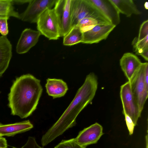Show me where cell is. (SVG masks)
Masks as SVG:
<instances>
[{"label": "cell", "mask_w": 148, "mask_h": 148, "mask_svg": "<svg viewBox=\"0 0 148 148\" xmlns=\"http://www.w3.org/2000/svg\"><path fill=\"white\" fill-rule=\"evenodd\" d=\"M70 11L71 28L85 18H93L103 23H111L89 0H71Z\"/></svg>", "instance_id": "3957f363"}, {"label": "cell", "mask_w": 148, "mask_h": 148, "mask_svg": "<svg viewBox=\"0 0 148 148\" xmlns=\"http://www.w3.org/2000/svg\"><path fill=\"white\" fill-rule=\"evenodd\" d=\"M54 148H86L76 141L75 138L68 140H62Z\"/></svg>", "instance_id": "7402d4cb"}, {"label": "cell", "mask_w": 148, "mask_h": 148, "mask_svg": "<svg viewBox=\"0 0 148 148\" xmlns=\"http://www.w3.org/2000/svg\"><path fill=\"white\" fill-rule=\"evenodd\" d=\"M36 23L38 30L49 40H57L60 37L53 8L44 11L39 16Z\"/></svg>", "instance_id": "277c9868"}, {"label": "cell", "mask_w": 148, "mask_h": 148, "mask_svg": "<svg viewBox=\"0 0 148 148\" xmlns=\"http://www.w3.org/2000/svg\"><path fill=\"white\" fill-rule=\"evenodd\" d=\"M132 44L136 54L140 56L143 51L148 49V36L139 41H137L136 38Z\"/></svg>", "instance_id": "44dd1931"}, {"label": "cell", "mask_w": 148, "mask_h": 148, "mask_svg": "<svg viewBox=\"0 0 148 148\" xmlns=\"http://www.w3.org/2000/svg\"><path fill=\"white\" fill-rule=\"evenodd\" d=\"M7 18H0V33L3 36H6L8 33Z\"/></svg>", "instance_id": "d4e9b609"}, {"label": "cell", "mask_w": 148, "mask_h": 148, "mask_svg": "<svg viewBox=\"0 0 148 148\" xmlns=\"http://www.w3.org/2000/svg\"><path fill=\"white\" fill-rule=\"evenodd\" d=\"M33 127L29 120L8 124L0 123V135L2 136H13L17 134L28 131Z\"/></svg>", "instance_id": "9a60e30c"}, {"label": "cell", "mask_w": 148, "mask_h": 148, "mask_svg": "<svg viewBox=\"0 0 148 148\" xmlns=\"http://www.w3.org/2000/svg\"><path fill=\"white\" fill-rule=\"evenodd\" d=\"M120 94L123 114L125 113L129 116L135 125H136L141 112L132 94L128 81L121 86Z\"/></svg>", "instance_id": "8992f818"}, {"label": "cell", "mask_w": 148, "mask_h": 148, "mask_svg": "<svg viewBox=\"0 0 148 148\" xmlns=\"http://www.w3.org/2000/svg\"><path fill=\"white\" fill-rule=\"evenodd\" d=\"M12 56V46L6 36H0V77L7 69Z\"/></svg>", "instance_id": "5bb4252c"}, {"label": "cell", "mask_w": 148, "mask_h": 148, "mask_svg": "<svg viewBox=\"0 0 148 148\" xmlns=\"http://www.w3.org/2000/svg\"><path fill=\"white\" fill-rule=\"evenodd\" d=\"M45 86L47 92L53 99L63 96L68 89L66 83L60 79L48 78Z\"/></svg>", "instance_id": "2e32d148"}, {"label": "cell", "mask_w": 148, "mask_h": 148, "mask_svg": "<svg viewBox=\"0 0 148 148\" xmlns=\"http://www.w3.org/2000/svg\"><path fill=\"white\" fill-rule=\"evenodd\" d=\"M10 17L6 15L0 14V18H7L8 19Z\"/></svg>", "instance_id": "f546056e"}, {"label": "cell", "mask_w": 148, "mask_h": 148, "mask_svg": "<svg viewBox=\"0 0 148 148\" xmlns=\"http://www.w3.org/2000/svg\"><path fill=\"white\" fill-rule=\"evenodd\" d=\"M97 78L93 73L87 75L73 99L57 121L42 136L41 143L45 146L65 131L75 125L81 112L93 99L98 86Z\"/></svg>", "instance_id": "6da1fadb"}, {"label": "cell", "mask_w": 148, "mask_h": 148, "mask_svg": "<svg viewBox=\"0 0 148 148\" xmlns=\"http://www.w3.org/2000/svg\"><path fill=\"white\" fill-rule=\"evenodd\" d=\"M148 63H142L140 66L128 80L131 89L140 111L142 112L148 97V88L144 80L145 68Z\"/></svg>", "instance_id": "5b68a950"}, {"label": "cell", "mask_w": 148, "mask_h": 148, "mask_svg": "<svg viewBox=\"0 0 148 148\" xmlns=\"http://www.w3.org/2000/svg\"><path fill=\"white\" fill-rule=\"evenodd\" d=\"M2 136H3L2 135H0V138Z\"/></svg>", "instance_id": "1f68e13d"}, {"label": "cell", "mask_w": 148, "mask_h": 148, "mask_svg": "<svg viewBox=\"0 0 148 148\" xmlns=\"http://www.w3.org/2000/svg\"><path fill=\"white\" fill-rule=\"evenodd\" d=\"M119 12L127 17L133 14L138 15L141 13L132 0H110Z\"/></svg>", "instance_id": "e0dca14e"}, {"label": "cell", "mask_w": 148, "mask_h": 148, "mask_svg": "<svg viewBox=\"0 0 148 148\" xmlns=\"http://www.w3.org/2000/svg\"><path fill=\"white\" fill-rule=\"evenodd\" d=\"M108 19L116 26L120 22V13L110 0H89Z\"/></svg>", "instance_id": "7c38bea8"}, {"label": "cell", "mask_w": 148, "mask_h": 148, "mask_svg": "<svg viewBox=\"0 0 148 148\" xmlns=\"http://www.w3.org/2000/svg\"><path fill=\"white\" fill-rule=\"evenodd\" d=\"M142 62L134 54L124 53L120 60V65L124 75L129 80L140 66Z\"/></svg>", "instance_id": "4fadbf2b"}, {"label": "cell", "mask_w": 148, "mask_h": 148, "mask_svg": "<svg viewBox=\"0 0 148 148\" xmlns=\"http://www.w3.org/2000/svg\"><path fill=\"white\" fill-rule=\"evenodd\" d=\"M108 23H104L99 21L90 18H85L80 20L76 25L81 29L82 32L86 31L95 25L99 24Z\"/></svg>", "instance_id": "ffe728a7"}, {"label": "cell", "mask_w": 148, "mask_h": 148, "mask_svg": "<svg viewBox=\"0 0 148 148\" xmlns=\"http://www.w3.org/2000/svg\"><path fill=\"white\" fill-rule=\"evenodd\" d=\"M12 148H18L12 147ZM20 148H43L37 143L34 137L29 136L26 143Z\"/></svg>", "instance_id": "cb8c5ba5"}, {"label": "cell", "mask_w": 148, "mask_h": 148, "mask_svg": "<svg viewBox=\"0 0 148 148\" xmlns=\"http://www.w3.org/2000/svg\"><path fill=\"white\" fill-rule=\"evenodd\" d=\"M31 0H11V3L14 4L21 5L26 3H29Z\"/></svg>", "instance_id": "4316f807"}, {"label": "cell", "mask_w": 148, "mask_h": 148, "mask_svg": "<svg viewBox=\"0 0 148 148\" xmlns=\"http://www.w3.org/2000/svg\"><path fill=\"white\" fill-rule=\"evenodd\" d=\"M40 82L29 74L16 79L8 95V105L12 115L24 119L32 114L36 109L42 92Z\"/></svg>", "instance_id": "7a4b0ae2"}, {"label": "cell", "mask_w": 148, "mask_h": 148, "mask_svg": "<svg viewBox=\"0 0 148 148\" xmlns=\"http://www.w3.org/2000/svg\"><path fill=\"white\" fill-rule=\"evenodd\" d=\"M145 6L146 8L147 9H148V3L147 2H146L145 4Z\"/></svg>", "instance_id": "4dcf8cb0"}, {"label": "cell", "mask_w": 148, "mask_h": 148, "mask_svg": "<svg viewBox=\"0 0 148 148\" xmlns=\"http://www.w3.org/2000/svg\"><path fill=\"white\" fill-rule=\"evenodd\" d=\"M11 0H0V14L20 19V14L14 10Z\"/></svg>", "instance_id": "d6986e66"}, {"label": "cell", "mask_w": 148, "mask_h": 148, "mask_svg": "<svg viewBox=\"0 0 148 148\" xmlns=\"http://www.w3.org/2000/svg\"><path fill=\"white\" fill-rule=\"evenodd\" d=\"M125 117V120L126 125L129 132V135H132L133 133L134 127L135 126L130 117L125 113L123 114Z\"/></svg>", "instance_id": "484cf974"}, {"label": "cell", "mask_w": 148, "mask_h": 148, "mask_svg": "<svg viewBox=\"0 0 148 148\" xmlns=\"http://www.w3.org/2000/svg\"><path fill=\"white\" fill-rule=\"evenodd\" d=\"M57 0H31L25 10L20 14V19L30 23H36L41 14L51 9Z\"/></svg>", "instance_id": "ba28073f"}, {"label": "cell", "mask_w": 148, "mask_h": 148, "mask_svg": "<svg viewBox=\"0 0 148 148\" xmlns=\"http://www.w3.org/2000/svg\"><path fill=\"white\" fill-rule=\"evenodd\" d=\"M41 34L38 31L26 28L22 32L17 43L16 52L19 54L26 53L38 42Z\"/></svg>", "instance_id": "8fae6325"}, {"label": "cell", "mask_w": 148, "mask_h": 148, "mask_svg": "<svg viewBox=\"0 0 148 148\" xmlns=\"http://www.w3.org/2000/svg\"><path fill=\"white\" fill-rule=\"evenodd\" d=\"M102 126L96 123L79 132L75 138L80 145L86 147L96 143L103 134Z\"/></svg>", "instance_id": "30bf717a"}, {"label": "cell", "mask_w": 148, "mask_h": 148, "mask_svg": "<svg viewBox=\"0 0 148 148\" xmlns=\"http://www.w3.org/2000/svg\"><path fill=\"white\" fill-rule=\"evenodd\" d=\"M82 32L80 28L76 25L72 27L64 36L63 44L65 46H72L82 43Z\"/></svg>", "instance_id": "ac0fdd59"}, {"label": "cell", "mask_w": 148, "mask_h": 148, "mask_svg": "<svg viewBox=\"0 0 148 148\" xmlns=\"http://www.w3.org/2000/svg\"><path fill=\"white\" fill-rule=\"evenodd\" d=\"M116 26L111 23L99 24L83 33L82 43H97L106 39Z\"/></svg>", "instance_id": "9c48e42d"}, {"label": "cell", "mask_w": 148, "mask_h": 148, "mask_svg": "<svg viewBox=\"0 0 148 148\" xmlns=\"http://www.w3.org/2000/svg\"><path fill=\"white\" fill-rule=\"evenodd\" d=\"M148 36V20L144 21L141 25L137 41H140Z\"/></svg>", "instance_id": "603a6c76"}, {"label": "cell", "mask_w": 148, "mask_h": 148, "mask_svg": "<svg viewBox=\"0 0 148 148\" xmlns=\"http://www.w3.org/2000/svg\"><path fill=\"white\" fill-rule=\"evenodd\" d=\"M71 0H57L53 8L56 16L60 37H64L71 27Z\"/></svg>", "instance_id": "52a82bcc"}, {"label": "cell", "mask_w": 148, "mask_h": 148, "mask_svg": "<svg viewBox=\"0 0 148 148\" xmlns=\"http://www.w3.org/2000/svg\"><path fill=\"white\" fill-rule=\"evenodd\" d=\"M7 143L5 138L2 137L0 138V148H7Z\"/></svg>", "instance_id": "83f0119b"}, {"label": "cell", "mask_w": 148, "mask_h": 148, "mask_svg": "<svg viewBox=\"0 0 148 148\" xmlns=\"http://www.w3.org/2000/svg\"><path fill=\"white\" fill-rule=\"evenodd\" d=\"M146 61L148 60V49L143 51L140 55Z\"/></svg>", "instance_id": "f1b7e54d"}]
</instances>
